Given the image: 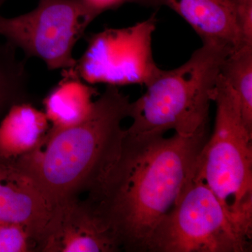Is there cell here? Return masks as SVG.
<instances>
[{"mask_svg": "<svg viewBox=\"0 0 252 252\" xmlns=\"http://www.w3.org/2000/svg\"><path fill=\"white\" fill-rule=\"evenodd\" d=\"M210 137L209 127L191 135H131L87 200L127 252H147L150 239L175 206Z\"/></svg>", "mask_w": 252, "mask_h": 252, "instance_id": "obj_1", "label": "cell"}, {"mask_svg": "<svg viewBox=\"0 0 252 252\" xmlns=\"http://www.w3.org/2000/svg\"><path fill=\"white\" fill-rule=\"evenodd\" d=\"M130 102L117 86H107L86 120L50 127L35 148L15 161L59 207L90 194L120 154Z\"/></svg>", "mask_w": 252, "mask_h": 252, "instance_id": "obj_2", "label": "cell"}, {"mask_svg": "<svg viewBox=\"0 0 252 252\" xmlns=\"http://www.w3.org/2000/svg\"><path fill=\"white\" fill-rule=\"evenodd\" d=\"M231 51L203 44L180 67L161 69L140 97L130 102L131 135L184 136L208 127L210 103L225 57Z\"/></svg>", "mask_w": 252, "mask_h": 252, "instance_id": "obj_3", "label": "cell"}, {"mask_svg": "<svg viewBox=\"0 0 252 252\" xmlns=\"http://www.w3.org/2000/svg\"><path fill=\"white\" fill-rule=\"evenodd\" d=\"M213 102L215 127L199 154L193 175L215 194L235 224L252 236V130L220 74Z\"/></svg>", "mask_w": 252, "mask_h": 252, "instance_id": "obj_4", "label": "cell"}, {"mask_svg": "<svg viewBox=\"0 0 252 252\" xmlns=\"http://www.w3.org/2000/svg\"><path fill=\"white\" fill-rule=\"evenodd\" d=\"M251 251V235L231 220L212 190L194 177L193 170L147 248L151 252Z\"/></svg>", "mask_w": 252, "mask_h": 252, "instance_id": "obj_5", "label": "cell"}, {"mask_svg": "<svg viewBox=\"0 0 252 252\" xmlns=\"http://www.w3.org/2000/svg\"><path fill=\"white\" fill-rule=\"evenodd\" d=\"M94 20L84 0H39L35 9L16 17L0 15V35L36 58L49 70L75 66L73 50Z\"/></svg>", "mask_w": 252, "mask_h": 252, "instance_id": "obj_6", "label": "cell"}, {"mask_svg": "<svg viewBox=\"0 0 252 252\" xmlns=\"http://www.w3.org/2000/svg\"><path fill=\"white\" fill-rule=\"evenodd\" d=\"M157 25L153 14L130 27L108 28L93 34L73 70L91 85L147 86L161 71L152 51Z\"/></svg>", "mask_w": 252, "mask_h": 252, "instance_id": "obj_7", "label": "cell"}, {"mask_svg": "<svg viewBox=\"0 0 252 252\" xmlns=\"http://www.w3.org/2000/svg\"><path fill=\"white\" fill-rule=\"evenodd\" d=\"M61 210L14 160H0V225L21 227L41 250Z\"/></svg>", "mask_w": 252, "mask_h": 252, "instance_id": "obj_8", "label": "cell"}, {"mask_svg": "<svg viewBox=\"0 0 252 252\" xmlns=\"http://www.w3.org/2000/svg\"><path fill=\"white\" fill-rule=\"evenodd\" d=\"M120 243L103 219L88 200H73L61 207L52 233L40 251L46 252H112Z\"/></svg>", "mask_w": 252, "mask_h": 252, "instance_id": "obj_9", "label": "cell"}, {"mask_svg": "<svg viewBox=\"0 0 252 252\" xmlns=\"http://www.w3.org/2000/svg\"><path fill=\"white\" fill-rule=\"evenodd\" d=\"M138 3L173 10L191 26L203 44L231 52L244 44L235 16V0H139Z\"/></svg>", "mask_w": 252, "mask_h": 252, "instance_id": "obj_10", "label": "cell"}, {"mask_svg": "<svg viewBox=\"0 0 252 252\" xmlns=\"http://www.w3.org/2000/svg\"><path fill=\"white\" fill-rule=\"evenodd\" d=\"M97 89L71 69L62 70V79L44 99V114L53 128L72 127L84 122L94 109Z\"/></svg>", "mask_w": 252, "mask_h": 252, "instance_id": "obj_11", "label": "cell"}, {"mask_svg": "<svg viewBox=\"0 0 252 252\" xmlns=\"http://www.w3.org/2000/svg\"><path fill=\"white\" fill-rule=\"evenodd\" d=\"M44 112L31 102L14 104L0 120V160H16L29 153L49 130Z\"/></svg>", "mask_w": 252, "mask_h": 252, "instance_id": "obj_12", "label": "cell"}, {"mask_svg": "<svg viewBox=\"0 0 252 252\" xmlns=\"http://www.w3.org/2000/svg\"><path fill=\"white\" fill-rule=\"evenodd\" d=\"M220 76L234 94L244 122L252 130V46L243 44L230 53L222 63Z\"/></svg>", "mask_w": 252, "mask_h": 252, "instance_id": "obj_13", "label": "cell"}, {"mask_svg": "<svg viewBox=\"0 0 252 252\" xmlns=\"http://www.w3.org/2000/svg\"><path fill=\"white\" fill-rule=\"evenodd\" d=\"M16 51L9 41L0 42V120L14 104L31 102L26 60Z\"/></svg>", "mask_w": 252, "mask_h": 252, "instance_id": "obj_14", "label": "cell"}, {"mask_svg": "<svg viewBox=\"0 0 252 252\" xmlns=\"http://www.w3.org/2000/svg\"><path fill=\"white\" fill-rule=\"evenodd\" d=\"M34 245L27 231L21 227L0 225V252H31Z\"/></svg>", "mask_w": 252, "mask_h": 252, "instance_id": "obj_15", "label": "cell"}, {"mask_svg": "<svg viewBox=\"0 0 252 252\" xmlns=\"http://www.w3.org/2000/svg\"><path fill=\"white\" fill-rule=\"evenodd\" d=\"M235 16L244 44L252 46V0H235Z\"/></svg>", "mask_w": 252, "mask_h": 252, "instance_id": "obj_16", "label": "cell"}, {"mask_svg": "<svg viewBox=\"0 0 252 252\" xmlns=\"http://www.w3.org/2000/svg\"><path fill=\"white\" fill-rule=\"evenodd\" d=\"M84 1L90 13L91 17L94 20L102 13L108 10L117 9L126 3H138V0H84Z\"/></svg>", "mask_w": 252, "mask_h": 252, "instance_id": "obj_17", "label": "cell"}, {"mask_svg": "<svg viewBox=\"0 0 252 252\" xmlns=\"http://www.w3.org/2000/svg\"><path fill=\"white\" fill-rule=\"evenodd\" d=\"M7 0H0V9H1V6H3V4H4Z\"/></svg>", "mask_w": 252, "mask_h": 252, "instance_id": "obj_18", "label": "cell"}]
</instances>
